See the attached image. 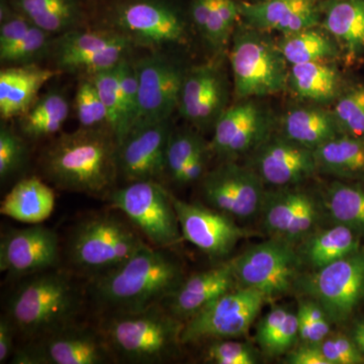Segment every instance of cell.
<instances>
[{
    "mask_svg": "<svg viewBox=\"0 0 364 364\" xmlns=\"http://www.w3.org/2000/svg\"><path fill=\"white\" fill-rule=\"evenodd\" d=\"M114 360L100 330L77 324L14 350V364H105Z\"/></svg>",
    "mask_w": 364,
    "mask_h": 364,
    "instance_id": "obj_12",
    "label": "cell"
},
{
    "mask_svg": "<svg viewBox=\"0 0 364 364\" xmlns=\"http://www.w3.org/2000/svg\"><path fill=\"white\" fill-rule=\"evenodd\" d=\"M135 67L139 80V114L134 128L169 121L178 109L186 72L158 53L135 62Z\"/></svg>",
    "mask_w": 364,
    "mask_h": 364,
    "instance_id": "obj_16",
    "label": "cell"
},
{
    "mask_svg": "<svg viewBox=\"0 0 364 364\" xmlns=\"http://www.w3.org/2000/svg\"><path fill=\"white\" fill-rule=\"evenodd\" d=\"M58 69L28 64L2 69L0 72V114L2 119L23 116L35 102L38 92L55 76Z\"/></svg>",
    "mask_w": 364,
    "mask_h": 364,
    "instance_id": "obj_27",
    "label": "cell"
},
{
    "mask_svg": "<svg viewBox=\"0 0 364 364\" xmlns=\"http://www.w3.org/2000/svg\"><path fill=\"white\" fill-rule=\"evenodd\" d=\"M119 65L90 76L97 86L100 98L107 109L109 129L116 136L117 145L121 141L122 133H123V107H122V93L119 87Z\"/></svg>",
    "mask_w": 364,
    "mask_h": 364,
    "instance_id": "obj_39",
    "label": "cell"
},
{
    "mask_svg": "<svg viewBox=\"0 0 364 364\" xmlns=\"http://www.w3.org/2000/svg\"><path fill=\"white\" fill-rule=\"evenodd\" d=\"M42 167L57 188L107 198L119 174L116 136L107 128L63 134L45 150Z\"/></svg>",
    "mask_w": 364,
    "mask_h": 364,
    "instance_id": "obj_3",
    "label": "cell"
},
{
    "mask_svg": "<svg viewBox=\"0 0 364 364\" xmlns=\"http://www.w3.org/2000/svg\"><path fill=\"white\" fill-rule=\"evenodd\" d=\"M299 337L304 343L320 344L331 332V321L314 299L299 301L296 311Z\"/></svg>",
    "mask_w": 364,
    "mask_h": 364,
    "instance_id": "obj_42",
    "label": "cell"
},
{
    "mask_svg": "<svg viewBox=\"0 0 364 364\" xmlns=\"http://www.w3.org/2000/svg\"><path fill=\"white\" fill-rule=\"evenodd\" d=\"M230 62L237 100L287 90L289 65L269 33L241 21L232 35Z\"/></svg>",
    "mask_w": 364,
    "mask_h": 364,
    "instance_id": "obj_6",
    "label": "cell"
},
{
    "mask_svg": "<svg viewBox=\"0 0 364 364\" xmlns=\"http://www.w3.org/2000/svg\"><path fill=\"white\" fill-rule=\"evenodd\" d=\"M289 364H330L325 358L320 344L304 343L287 354Z\"/></svg>",
    "mask_w": 364,
    "mask_h": 364,
    "instance_id": "obj_48",
    "label": "cell"
},
{
    "mask_svg": "<svg viewBox=\"0 0 364 364\" xmlns=\"http://www.w3.org/2000/svg\"><path fill=\"white\" fill-rule=\"evenodd\" d=\"M322 0H263L239 1L241 21L246 25L282 35L299 32L321 23Z\"/></svg>",
    "mask_w": 364,
    "mask_h": 364,
    "instance_id": "obj_23",
    "label": "cell"
},
{
    "mask_svg": "<svg viewBox=\"0 0 364 364\" xmlns=\"http://www.w3.org/2000/svg\"><path fill=\"white\" fill-rule=\"evenodd\" d=\"M14 11L51 35L76 30L82 21L78 0H13Z\"/></svg>",
    "mask_w": 364,
    "mask_h": 364,
    "instance_id": "obj_33",
    "label": "cell"
},
{
    "mask_svg": "<svg viewBox=\"0 0 364 364\" xmlns=\"http://www.w3.org/2000/svg\"><path fill=\"white\" fill-rule=\"evenodd\" d=\"M32 26L33 23L18 11L7 13L4 9H1L0 50L6 49L18 42L28 33Z\"/></svg>",
    "mask_w": 364,
    "mask_h": 364,
    "instance_id": "obj_47",
    "label": "cell"
},
{
    "mask_svg": "<svg viewBox=\"0 0 364 364\" xmlns=\"http://www.w3.org/2000/svg\"><path fill=\"white\" fill-rule=\"evenodd\" d=\"M147 244L124 215H90L72 228L67 239L68 269L79 277L92 279L123 264Z\"/></svg>",
    "mask_w": 364,
    "mask_h": 364,
    "instance_id": "obj_4",
    "label": "cell"
},
{
    "mask_svg": "<svg viewBox=\"0 0 364 364\" xmlns=\"http://www.w3.org/2000/svg\"><path fill=\"white\" fill-rule=\"evenodd\" d=\"M360 239L353 230L336 224L309 235L298 252L304 264L317 270L358 251Z\"/></svg>",
    "mask_w": 364,
    "mask_h": 364,
    "instance_id": "obj_30",
    "label": "cell"
},
{
    "mask_svg": "<svg viewBox=\"0 0 364 364\" xmlns=\"http://www.w3.org/2000/svg\"><path fill=\"white\" fill-rule=\"evenodd\" d=\"M78 277L59 267L21 279L6 308L16 335L28 342L80 324L88 296Z\"/></svg>",
    "mask_w": 364,
    "mask_h": 364,
    "instance_id": "obj_2",
    "label": "cell"
},
{
    "mask_svg": "<svg viewBox=\"0 0 364 364\" xmlns=\"http://www.w3.org/2000/svg\"><path fill=\"white\" fill-rule=\"evenodd\" d=\"M277 44L289 66L343 59L338 43L320 26L282 35Z\"/></svg>",
    "mask_w": 364,
    "mask_h": 364,
    "instance_id": "obj_32",
    "label": "cell"
},
{
    "mask_svg": "<svg viewBox=\"0 0 364 364\" xmlns=\"http://www.w3.org/2000/svg\"><path fill=\"white\" fill-rule=\"evenodd\" d=\"M68 116L69 104L65 95L50 91L21 116V133L32 140L51 136L63 128Z\"/></svg>",
    "mask_w": 364,
    "mask_h": 364,
    "instance_id": "obj_34",
    "label": "cell"
},
{
    "mask_svg": "<svg viewBox=\"0 0 364 364\" xmlns=\"http://www.w3.org/2000/svg\"><path fill=\"white\" fill-rule=\"evenodd\" d=\"M298 338L296 312L284 306L272 309L257 326L256 341L263 353L270 358H277L291 350Z\"/></svg>",
    "mask_w": 364,
    "mask_h": 364,
    "instance_id": "obj_35",
    "label": "cell"
},
{
    "mask_svg": "<svg viewBox=\"0 0 364 364\" xmlns=\"http://www.w3.org/2000/svg\"><path fill=\"white\" fill-rule=\"evenodd\" d=\"M240 1L258 2V1H263V0H240Z\"/></svg>",
    "mask_w": 364,
    "mask_h": 364,
    "instance_id": "obj_52",
    "label": "cell"
},
{
    "mask_svg": "<svg viewBox=\"0 0 364 364\" xmlns=\"http://www.w3.org/2000/svg\"><path fill=\"white\" fill-rule=\"evenodd\" d=\"M26 158V146L13 129L2 124L0 129V179L6 181L18 173Z\"/></svg>",
    "mask_w": 364,
    "mask_h": 364,
    "instance_id": "obj_44",
    "label": "cell"
},
{
    "mask_svg": "<svg viewBox=\"0 0 364 364\" xmlns=\"http://www.w3.org/2000/svg\"><path fill=\"white\" fill-rule=\"evenodd\" d=\"M208 151H210V147L200 151L198 154L191 158V161L188 163L186 168H184L179 186H188V184L202 181L205 174Z\"/></svg>",
    "mask_w": 364,
    "mask_h": 364,
    "instance_id": "obj_49",
    "label": "cell"
},
{
    "mask_svg": "<svg viewBox=\"0 0 364 364\" xmlns=\"http://www.w3.org/2000/svg\"><path fill=\"white\" fill-rule=\"evenodd\" d=\"M52 36L51 33L33 25L18 42L6 49L0 50V60L2 63L14 65L33 64L36 59H39L46 53L51 51L54 44Z\"/></svg>",
    "mask_w": 364,
    "mask_h": 364,
    "instance_id": "obj_40",
    "label": "cell"
},
{
    "mask_svg": "<svg viewBox=\"0 0 364 364\" xmlns=\"http://www.w3.org/2000/svg\"><path fill=\"white\" fill-rule=\"evenodd\" d=\"M182 237L213 258L231 253L235 246L255 233L239 227L231 215L200 203H189L172 196Z\"/></svg>",
    "mask_w": 364,
    "mask_h": 364,
    "instance_id": "obj_18",
    "label": "cell"
},
{
    "mask_svg": "<svg viewBox=\"0 0 364 364\" xmlns=\"http://www.w3.org/2000/svg\"><path fill=\"white\" fill-rule=\"evenodd\" d=\"M264 184L289 188L318 173L314 151L284 138L272 136L253 152V166Z\"/></svg>",
    "mask_w": 364,
    "mask_h": 364,
    "instance_id": "obj_22",
    "label": "cell"
},
{
    "mask_svg": "<svg viewBox=\"0 0 364 364\" xmlns=\"http://www.w3.org/2000/svg\"><path fill=\"white\" fill-rule=\"evenodd\" d=\"M226 74L215 63L193 67L184 73L178 111L198 130L214 127L229 102Z\"/></svg>",
    "mask_w": 364,
    "mask_h": 364,
    "instance_id": "obj_19",
    "label": "cell"
},
{
    "mask_svg": "<svg viewBox=\"0 0 364 364\" xmlns=\"http://www.w3.org/2000/svg\"><path fill=\"white\" fill-rule=\"evenodd\" d=\"M184 279L170 249L147 244L111 272L87 280L88 301L100 317L142 312L161 305Z\"/></svg>",
    "mask_w": 364,
    "mask_h": 364,
    "instance_id": "obj_1",
    "label": "cell"
},
{
    "mask_svg": "<svg viewBox=\"0 0 364 364\" xmlns=\"http://www.w3.org/2000/svg\"><path fill=\"white\" fill-rule=\"evenodd\" d=\"M231 264L239 287L256 289L272 299L289 294L299 284L304 263L296 245L272 238L244 251Z\"/></svg>",
    "mask_w": 364,
    "mask_h": 364,
    "instance_id": "obj_8",
    "label": "cell"
},
{
    "mask_svg": "<svg viewBox=\"0 0 364 364\" xmlns=\"http://www.w3.org/2000/svg\"><path fill=\"white\" fill-rule=\"evenodd\" d=\"M272 114L254 98L240 100L228 107L214 126L208 147L223 161L254 152L272 136Z\"/></svg>",
    "mask_w": 364,
    "mask_h": 364,
    "instance_id": "obj_14",
    "label": "cell"
},
{
    "mask_svg": "<svg viewBox=\"0 0 364 364\" xmlns=\"http://www.w3.org/2000/svg\"><path fill=\"white\" fill-rule=\"evenodd\" d=\"M184 323L161 305L142 312L100 317L98 329L114 360L124 363L158 364L176 355L182 345Z\"/></svg>",
    "mask_w": 364,
    "mask_h": 364,
    "instance_id": "obj_5",
    "label": "cell"
},
{
    "mask_svg": "<svg viewBox=\"0 0 364 364\" xmlns=\"http://www.w3.org/2000/svg\"><path fill=\"white\" fill-rule=\"evenodd\" d=\"M119 87L123 107V133L119 143L135 126L139 114V80L135 62L124 59L119 65ZM119 146V145H117Z\"/></svg>",
    "mask_w": 364,
    "mask_h": 364,
    "instance_id": "obj_43",
    "label": "cell"
},
{
    "mask_svg": "<svg viewBox=\"0 0 364 364\" xmlns=\"http://www.w3.org/2000/svg\"><path fill=\"white\" fill-rule=\"evenodd\" d=\"M112 208L122 213L155 247L171 249L181 240L172 195L161 182H128L107 196Z\"/></svg>",
    "mask_w": 364,
    "mask_h": 364,
    "instance_id": "obj_7",
    "label": "cell"
},
{
    "mask_svg": "<svg viewBox=\"0 0 364 364\" xmlns=\"http://www.w3.org/2000/svg\"><path fill=\"white\" fill-rule=\"evenodd\" d=\"M265 231L272 238L296 245L317 225L320 208L313 196L296 189L265 193L260 213Z\"/></svg>",
    "mask_w": 364,
    "mask_h": 364,
    "instance_id": "obj_21",
    "label": "cell"
},
{
    "mask_svg": "<svg viewBox=\"0 0 364 364\" xmlns=\"http://www.w3.org/2000/svg\"><path fill=\"white\" fill-rule=\"evenodd\" d=\"M16 335L13 323L6 314L0 318V363H6L14 354V340Z\"/></svg>",
    "mask_w": 364,
    "mask_h": 364,
    "instance_id": "obj_50",
    "label": "cell"
},
{
    "mask_svg": "<svg viewBox=\"0 0 364 364\" xmlns=\"http://www.w3.org/2000/svg\"><path fill=\"white\" fill-rule=\"evenodd\" d=\"M61 248L54 230L42 225L11 229L0 239V270L11 279L59 267Z\"/></svg>",
    "mask_w": 364,
    "mask_h": 364,
    "instance_id": "obj_17",
    "label": "cell"
},
{
    "mask_svg": "<svg viewBox=\"0 0 364 364\" xmlns=\"http://www.w3.org/2000/svg\"><path fill=\"white\" fill-rule=\"evenodd\" d=\"M114 28L134 46L154 51L188 42V26L178 11L159 0H132L117 9Z\"/></svg>",
    "mask_w": 364,
    "mask_h": 364,
    "instance_id": "obj_13",
    "label": "cell"
},
{
    "mask_svg": "<svg viewBox=\"0 0 364 364\" xmlns=\"http://www.w3.org/2000/svg\"><path fill=\"white\" fill-rule=\"evenodd\" d=\"M318 173L344 181L364 179V140L339 134L314 150Z\"/></svg>",
    "mask_w": 364,
    "mask_h": 364,
    "instance_id": "obj_31",
    "label": "cell"
},
{
    "mask_svg": "<svg viewBox=\"0 0 364 364\" xmlns=\"http://www.w3.org/2000/svg\"><path fill=\"white\" fill-rule=\"evenodd\" d=\"M321 350L330 364H363L364 354L351 337L337 334L320 343Z\"/></svg>",
    "mask_w": 364,
    "mask_h": 364,
    "instance_id": "obj_46",
    "label": "cell"
},
{
    "mask_svg": "<svg viewBox=\"0 0 364 364\" xmlns=\"http://www.w3.org/2000/svg\"><path fill=\"white\" fill-rule=\"evenodd\" d=\"M324 207L335 224L353 230L364 238V186L334 181L324 196Z\"/></svg>",
    "mask_w": 364,
    "mask_h": 364,
    "instance_id": "obj_36",
    "label": "cell"
},
{
    "mask_svg": "<svg viewBox=\"0 0 364 364\" xmlns=\"http://www.w3.org/2000/svg\"><path fill=\"white\" fill-rule=\"evenodd\" d=\"M75 112L80 128L109 129L107 109L97 86L90 77L79 82L75 95Z\"/></svg>",
    "mask_w": 364,
    "mask_h": 364,
    "instance_id": "obj_41",
    "label": "cell"
},
{
    "mask_svg": "<svg viewBox=\"0 0 364 364\" xmlns=\"http://www.w3.org/2000/svg\"><path fill=\"white\" fill-rule=\"evenodd\" d=\"M205 363L215 364H255L257 356L252 347L232 339L213 340L205 353Z\"/></svg>",
    "mask_w": 364,
    "mask_h": 364,
    "instance_id": "obj_45",
    "label": "cell"
},
{
    "mask_svg": "<svg viewBox=\"0 0 364 364\" xmlns=\"http://www.w3.org/2000/svg\"><path fill=\"white\" fill-rule=\"evenodd\" d=\"M320 26L338 43L347 63L364 58V0H322Z\"/></svg>",
    "mask_w": 364,
    "mask_h": 364,
    "instance_id": "obj_25",
    "label": "cell"
},
{
    "mask_svg": "<svg viewBox=\"0 0 364 364\" xmlns=\"http://www.w3.org/2000/svg\"><path fill=\"white\" fill-rule=\"evenodd\" d=\"M133 43L116 28L76 30L59 35L52 47L56 69L85 75L109 70L128 58Z\"/></svg>",
    "mask_w": 364,
    "mask_h": 364,
    "instance_id": "obj_11",
    "label": "cell"
},
{
    "mask_svg": "<svg viewBox=\"0 0 364 364\" xmlns=\"http://www.w3.org/2000/svg\"><path fill=\"white\" fill-rule=\"evenodd\" d=\"M331 109L341 134L364 140L363 83L347 86Z\"/></svg>",
    "mask_w": 364,
    "mask_h": 364,
    "instance_id": "obj_37",
    "label": "cell"
},
{
    "mask_svg": "<svg viewBox=\"0 0 364 364\" xmlns=\"http://www.w3.org/2000/svg\"><path fill=\"white\" fill-rule=\"evenodd\" d=\"M347 86L335 61H316L289 66L287 90L313 105H333Z\"/></svg>",
    "mask_w": 364,
    "mask_h": 364,
    "instance_id": "obj_26",
    "label": "cell"
},
{
    "mask_svg": "<svg viewBox=\"0 0 364 364\" xmlns=\"http://www.w3.org/2000/svg\"><path fill=\"white\" fill-rule=\"evenodd\" d=\"M202 193L210 208L239 219L259 214L264 182L252 167L223 161L202 179Z\"/></svg>",
    "mask_w": 364,
    "mask_h": 364,
    "instance_id": "obj_15",
    "label": "cell"
},
{
    "mask_svg": "<svg viewBox=\"0 0 364 364\" xmlns=\"http://www.w3.org/2000/svg\"><path fill=\"white\" fill-rule=\"evenodd\" d=\"M351 338L364 354V321H359L354 325Z\"/></svg>",
    "mask_w": 364,
    "mask_h": 364,
    "instance_id": "obj_51",
    "label": "cell"
},
{
    "mask_svg": "<svg viewBox=\"0 0 364 364\" xmlns=\"http://www.w3.org/2000/svg\"><path fill=\"white\" fill-rule=\"evenodd\" d=\"M267 301V299L256 289L235 287L184 323L182 344L244 336Z\"/></svg>",
    "mask_w": 364,
    "mask_h": 364,
    "instance_id": "obj_9",
    "label": "cell"
},
{
    "mask_svg": "<svg viewBox=\"0 0 364 364\" xmlns=\"http://www.w3.org/2000/svg\"><path fill=\"white\" fill-rule=\"evenodd\" d=\"M55 200L54 191L39 177L31 176L18 181L7 193L0 213L25 224H41L54 212Z\"/></svg>",
    "mask_w": 364,
    "mask_h": 364,
    "instance_id": "obj_29",
    "label": "cell"
},
{
    "mask_svg": "<svg viewBox=\"0 0 364 364\" xmlns=\"http://www.w3.org/2000/svg\"><path fill=\"white\" fill-rule=\"evenodd\" d=\"M237 287L231 262L226 263L184 277L161 306L177 320L186 323L208 304Z\"/></svg>",
    "mask_w": 364,
    "mask_h": 364,
    "instance_id": "obj_24",
    "label": "cell"
},
{
    "mask_svg": "<svg viewBox=\"0 0 364 364\" xmlns=\"http://www.w3.org/2000/svg\"><path fill=\"white\" fill-rule=\"evenodd\" d=\"M169 121L136 127L117 146L119 174L128 182L165 176L166 151L171 135Z\"/></svg>",
    "mask_w": 364,
    "mask_h": 364,
    "instance_id": "obj_20",
    "label": "cell"
},
{
    "mask_svg": "<svg viewBox=\"0 0 364 364\" xmlns=\"http://www.w3.org/2000/svg\"><path fill=\"white\" fill-rule=\"evenodd\" d=\"M298 284L332 323L343 324L364 299L363 249L301 277Z\"/></svg>",
    "mask_w": 364,
    "mask_h": 364,
    "instance_id": "obj_10",
    "label": "cell"
},
{
    "mask_svg": "<svg viewBox=\"0 0 364 364\" xmlns=\"http://www.w3.org/2000/svg\"><path fill=\"white\" fill-rule=\"evenodd\" d=\"M208 147L202 136L195 132L172 131L167 146L165 176L179 186L184 168L191 158Z\"/></svg>",
    "mask_w": 364,
    "mask_h": 364,
    "instance_id": "obj_38",
    "label": "cell"
},
{
    "mask_svg": "<svg viewBox=\"0 0 364 364\" xmlns=\"http://www.w3.org/2000/svg\"><path fill=\"white\" fill-rule=\"evenodd\" d=\"M339 134L332 109L324 105L296 107L282 117V136L308 149L314 151Z\"/></svg>",
    "mask_w": 364,
    "mask_h": 364,
    "instance_id": "obj_28",
    "label": "cell"
}]
</instances>
